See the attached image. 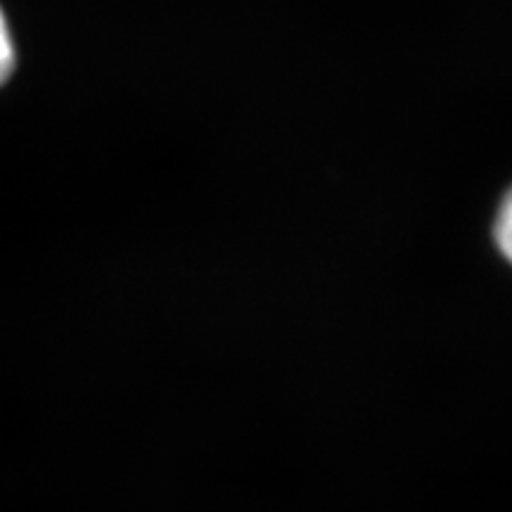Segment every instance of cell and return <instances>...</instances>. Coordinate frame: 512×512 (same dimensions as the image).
Listing matches in <instances>:
<instances>
[{
    "mask_svg": "<svg viewBox=\"0 0 512 512\" xmlns=\"http://www.w3.org/2000/svg\"><path fill=\"white\" fill-rule=\"evenodd\" d=\"M496 238H498V247H501V252L505 256H510V228H512V221H510V202L505 200L503 209H501V219H498V226H496Z\"/></svg>",
    "mask_w": 512,
    "mask_h": 512,
    "instance_id": "cell-2",
    "label": "cell"
},
{
    "mask_svg": "<svg viewBox=\"0 0 512 512\" xmlns=\"http://www.w3.org/2000/svg\"><path fill=\"white\" fill-rule=\"evenodd\" d=\"M17 50L15 41H12V31L8 19H5L3 10H0V83H5L15 72Z\"/></svg>",
    "mask_w": 512,
    "mask_h": 512,
    "instance_id": "cell-1",
    "label": "cell"
}]
</instances>
